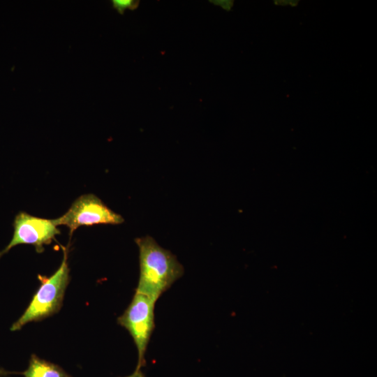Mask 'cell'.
Here are the masks:
<instances>
[{"label": "cell", "mask_w": 377, "mask_h": 377, "mask_svg": "<svg viewBox=\"0 0 377 377\" xmlns=\"http://www.w3.org/2000/svg\"><path fill=\"white\" fill-rule=\"evenodd\" d=\"M139 249L140 276L135 292L157 301L184 274L176 256L150 236L135 239Z\"/></svg>", "instance_id": "6da1fadb"}, {"label": "cell", "mask_w": 377, "mask_h": 377, "mask_svg": "<svg viewBox=\"0 0 377 377\" xmlns=\"http://www.w3.org/2000/svg\"><path fill=\"white\" fill-rule=\"evenodd\" d=\"M61 247L63 259L59 267L50 276L38 275L40 285L24 313L13 323L10 331L20 330L27 323L42 320L60 310L70 281L68 250Z\"/></svg>", "instance_id": "7a4b0ae2"}, {"label": "cell", "mask_w": 377, "mask_h": 377, "mask_svg": "<svg viewBox=\"0 0 377 377\" xmlns=\"http://www.w3.org/2000/svg\"><path fill=\"white\" fill-rule=\"evenodd\" d=\"M156 302L149 297L135 292L124 313L117 318V323L129 332L136 346L137 369L145 365L146 350L155 327Z\"/></svg>", "instance_id": "3957f363"}, {"label": "cell", "mask_w": 377, "mask_h": 377, "mask_svg": "<svg viewBox=\"0 0 377 377\" xmlns=\"http://www.w3.org/2000/svg\"><path fill=\"white\" fill-rule=\"evenodd\" d=\"M58 226H66L69 234L82 226L96 224L117 225L124 221L119 214L110 209L102 200L92 193L84 194L77 198L68 211L61 216L53 219Z\"/></svg>", "instance_id": "277c9868"}, {"label": "cell", "mask_w": 377, "mask_h": 377, "mask_svg": "<svg viewBox=\"0 0 377 377\" xmlns=\"http://www.w3.org/2000/svg\"><path fill=\"white\" fill-rule=\"evenodd\" d=\"M13 227V237L0 251V258L12 248L20 244L33 245L37 253H42L44 245L50 244L61 233L53 219L34 216L25 212H20L15 215Z\"/></svg>", "instance_id": "5b68a950"}, {"label": "cell", "mask_w": 377, "mask_h": 377, "mask_svg": "<svg viewBox=\"0 0 377 377\" xmlns=\"http://www.w3.org/2000/svg\"><path fill=\"white\" fill-rule=\"evenodd\" d=\"M24 377H72L56 364L31 355L27 369L20 373Z\"/></svg>", "instance_id": "8992f818"}, {"label": "cell", "mask_w": 377, "mask_h": 377, "mask_svg": "<svg viewBox=\"0 0 377 377\" xmlns=\"http://www.w3.org/2000/svg\"><path fill=\"white\" fill-rule=\"evenodd\" d=\"M113 6L118 12L121 14L127 9H134L137 7L138 1L133 0H113L112 1Z\"/></svg>", "instance_id": "52a82bcc"}, {"label": "cell", "mask_w": 377, "mask_h": 377, "mask_svg": "<svg viewBox=\"0 0 377 377\" xmlns=\"http://www.w3.org/2000/svg\"><path fill=\"white\" fill-rule=\"evenodd\" d=\"M126 377H145V374L140 369H135L133 374Z\"/></svg>", "instance_id": "ba28073f"}, {"label": "cell", "mask_w": 377, "mask_h": 377, "mask_svg": "<svg viewBox=\"0 0 377 377\" xmlns=\"http://www.w3.org/2000/svg\"><path fill=\"white\" fill-rule=\"evenodd\" d=\"M12 374H13V372L0 368V377H5Z\"/></svg>", "instance_id": "9c48e42d"}]
</instances>
